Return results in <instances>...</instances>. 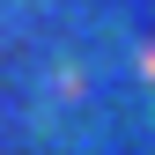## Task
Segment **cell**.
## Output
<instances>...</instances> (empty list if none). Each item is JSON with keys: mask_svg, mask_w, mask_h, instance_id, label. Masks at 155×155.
I'll list each match as a JSON object with an SVG mask.
<instances>
[{"mask_svg": "<svg viewBox=\"0 0 155 155\" xmlns=\"http://www.w3.org/2000/svg\"><path fill=\"white\" fill-rule=\"evenodd\" d=\"M140 74H148V81H155V45H140Z\"/></svg>", "mask_w": 155, "mask_h": 155, "instance_id": "obj_1", "label": "cell"}]
</instances>
